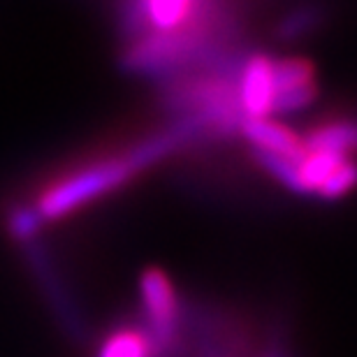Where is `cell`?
Returning <instances> with one entry per match:
<instances>
[{"label":"cell","mask_w":357,"mask_h":357,"mask_svg":"<svg viewBox=\"0 0 357 357\" xmlns=\"http://www.w3.org/2000/svg\"><path fill=\"white\" fill-rule=\"evenodd\" d=\"M232 7L218 3L151 0L128 7L126 61L139 73H167L211 56L237 33Z\"/></svg>","instance_id":"1"},{"label":"cell","mask_w":357,"mask_h":357,"mask_svg":"<svg viewBox=\"0 0 357 357\" xmlns=\"http://www.w3.org/2000/svg\"><path fill=\"white\" fill-rule=\"evenodd\" d=\"M183 135H190L185 126L176 128L172 132L155 135L149 137L142 144L128 149V151H119L114 155H98L96 160L84 162L82 167L73 169V172L63 174L49 183L45 190L35 199L33 209H19L12 216V227L17 234H28L38 227L40 218L54 220L61 216H68L82 206H86L93 199L105 197L107 192L116 190L119 185L128 183L130 178L162 155L178 146Z\"/></svg>","instance_id":"2"},{"label":"cell","mask_w":357,"mask_h":357,"mask_svg":"<svg viewBox=\"0 0 357 357\" xmlns=\"http://www.w3.org/2000/svg\"><path fill=\"white\" fill-rule=\"evenodd\" d=\"M139 299L146 318L144 327L151 332L160 353L169 351L183 327V304L172 278L160 269H149L139 281Z\"/></svg>","instance_id":"3"},{"label":"cell","mask_w":357,"mask_h":357,"mask_svg":"<svg viewBox=\"0 0 357 357\" xmlns=\"http://www.w3.org/2000/svg\"><path fill=\"white\" fill-rule=\"evenodd\" d=\"M96 357H160V348L144 325L126 323L105 334Z\"/></svg>","instance_id":"4"}]
</instances>
